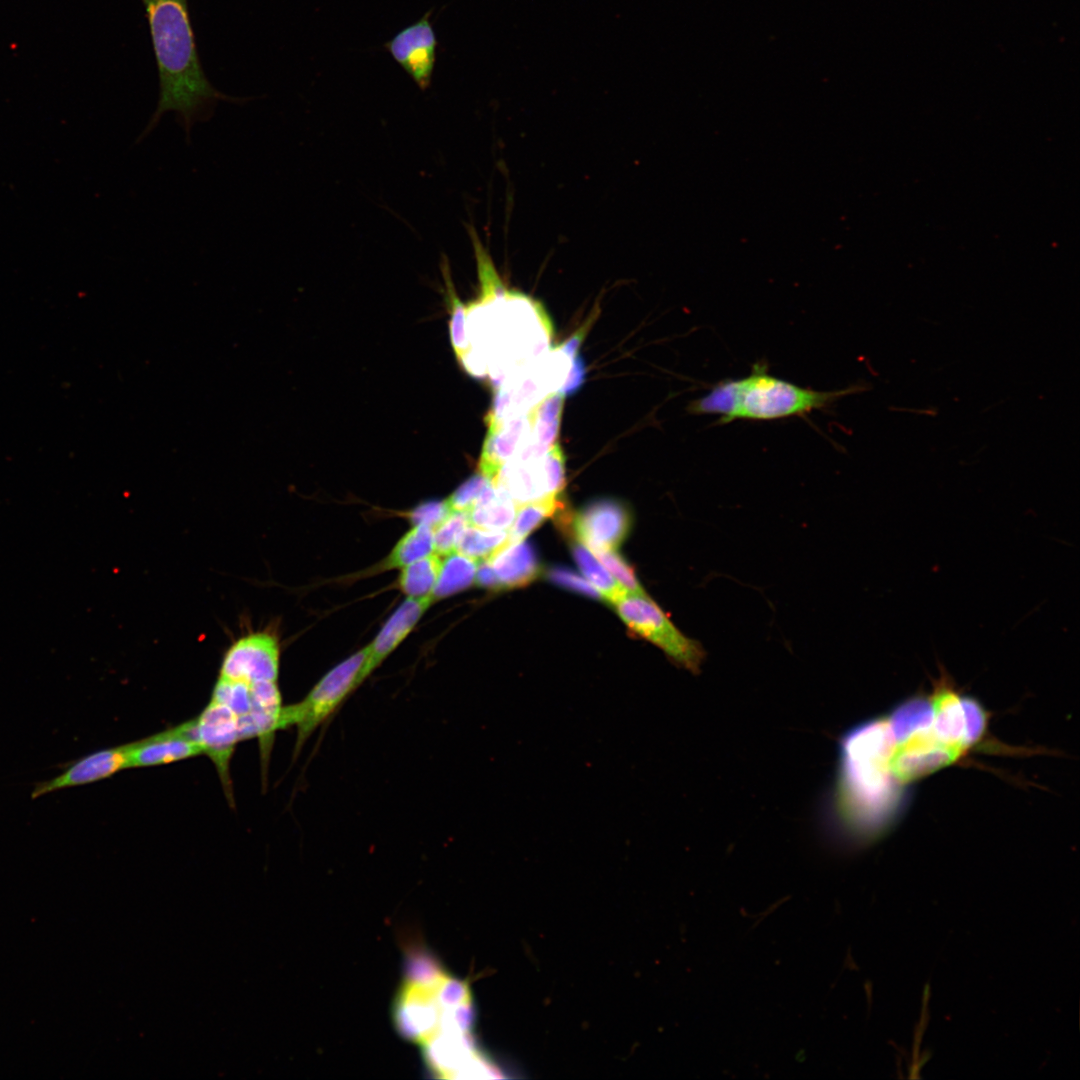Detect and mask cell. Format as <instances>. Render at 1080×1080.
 <instances>
[{"label": "cell", "instance_id": "7", "mask_svg": "<svg viewBox=\"0 0 1080 1080\" xmlns=\"http://www.w3.org/2000/svg\"><path fill=\"white\" fill-rule=\"evenodd\" d=\"M571 359L559 348L542 354L532 363L510 375L496 389L487 426L528 413L548 395L562 387Z\"/></svg>", "mask_w": 1080, "mask_h": 1080}, {"label": "cell", "instance_id": "5", "mask_svg": "<svg viewBox=\"0 0 1080 1080\" xmlns=\"http://www.w3.org/2000/svg\"><path fill=\"white\" fill-rule=\"evenodd\" d=\"M855 387L834 391H817L800 387L767 373V366L757 363L751 373L738 379V397L730 422L735 420L766 421L793 416H805L830 407Z\"/></svg>", "mask_w": 1080, "mask_h": 1080}, {"label": "cell", "instance_id": "14", "mask_svg": "<svg viewBox=\"0 0 1080 1080\" xmlns=\"http://www.w3.org/2000/svg\"><path fill=\"white\" fill-rule=\"evenodd\" d=\"M129 743L94 751L62 766L57 776L35 783L31 798L104 780L128 769Z\"/></svg>", "mask_w": 1080, "mask_h": 1080}, {"label": "cell", "instance_id": "16", "mask_svg": "<svg viewBox=\"0 0 1080 1080\" xmlns=\"http://www.w3.org/2000/svg\"><path fill=\"white\" fill-rule=\"evenodd\" d=\"M630 526L628 510L614 500L594 502L572 518L576 539L588 548L615 550L628 535Z\"/></svg>", "mask_w": 1080, "mask_h": 1080}, {"label": "cell", "instance_id": "28", "mask_svg": "<svg viewBox=\"0 0 1080 1080\" xmlns=\"http://www.w3.org/2000/svg\"><path fill=\"white\" fill-rule=\"evenodd\" d=\"M443 557L431 553L403 568L398 578L401 591L408 597L432 596Z\"/></svg>", "mask_w": 1080, "mask_h": 1080}, {"label": "cell", "instance_id": "30", "mask_svg": "<svg viewBox=\"0 0 1080 1080\" xmlns=\"http://www.w3.org/2000/svg\"><path fill=\"white\" fill-rule=\"evenodd\" d=\"M738 397V379H725L715 384L709 393L692 401L688 411L692 414L720 415L718 424L730 423Z\"/></svg>", "mask_w": 1080, "mask_h": 1080}, {"label": "cell", "instance_id": "17", "mask_svg": "<svg viewBox=\"0 0 1080 1080\" xmlns=\"http://www.w3.org/2000/svg\"><path fill=\"white\" fill-rule=\"evenodd\" d=\"M202 754L193 736V719L129 743L128 768L170 764Z\"/></svg>", "mask_w": 1080, "mask_h": 1080}, {"label": "cell", "instance_id": "24", "mask_svg": "<svg viewBox=\"0 0 1080 1080\" xmlns=\"http://www.w3.org/2000/svg\"><path fill=\"white\" fill-rule=\"evenodd\" d=\"M572 553L586 580L597 589L603 600L613 605L629 594L584 543L576 539L572 543Z\"/></svg>", "mask_w": 1080, "mask_h": 1080}, {"label": "cell", "instance_id": "40", "mask_svg": "<svg viewBox=\"0 0 1080 1080\" xmlns=\"http://www.w3.org/2000/svg\"><path fill=\"white\" fill-rule=\"evenodd\" d=\"M585 375L586 368L584 360L579 355H576L571 360V365L567 377L558 392H560L564 396L575 393L583 385Z\"/></svg>", "mask_w": 1080, "mask_h": 1080}, {"label": "cell", "instance_id": "26", "mask_svg": "<svg viewBox=\"0 0 1080 1080\" xmlns=\"http://www.w3.org/2000/svg\"><path fill=\"white\" fill-rule=\"evenodd\" d=\"M434 552V530L425 525H414L395 544L380 568H403Z\"/></svg>", "mask_w": 1080, "mask_h": 1080}, {"label": "cell", "instance_id": "29", "mask_svg": "<svg viewBox=\"0 0 1080 1080\" xmlns=\"http://www.w3.org/2000/svg\"><path fill=\"white\" fill-rule=\"evenodd\" d=\"M563 503L558 496L524 503L517 508L515 519L508 530V538L504 545H511L524 539L538 527L546 518L563 509Z\"/></svg>", "mask_w": 1080, "mask_h": 1080}, {"label": "cell", "instance_id": "23", "mask_svg": "<svg viewBox=\"0 0 1080 1080\" xmlns=\"http://www.w3.org/2000/svg\"><path fill=\"white\" fill-rule=\"evenodd\" d=\"M517 508L510 496L491 482L468 512L470 524L489 530L508 531Z\"/></svg>", "mask_w": 1080, "mask_h": 1080}, {"label": "cell", "instance_id": "3", "mask_svg": "<svg viewBox=\"0 0 1080 1080\" xmlns=\"http://www.w3.org/2000/svg\"><path fill=\"white\" fill-rule=\"evenodd\" d=\"M466 332L497 389L548 351L552 327L540 303L495 278L481 283L478 299L467 305Z\"/></svg>", "mask_w": 1080, "mask_h": 1080}, {"label": "cell", "instance_id": "32", "mask_svg": "<svg viewBox=\"0 0 1080 1080\" xmlns=\"http://www.w3.org/2000/svg\"><path fill=\"white\" fill-rule=\"evenodd\" d=\"M443 269L445 276V282L447 284V296L450 305V336L452 346L460 360L461 357L470 349V343L466 333V306L457 297L453 284L451 283L449 271Z\"/></svg>", "mask_w": 1080, "mask_h": 1080}, {"label": "cell", "instance_id": "34", "mask_svg": "<svg viewBox=\"0 0 1080 1080\" xmlns=\"http://www.w3.org/2000/svg\"><path fill=\"white\" fill-rule=\"evenodd\" d=\"M630 595L649 597L632 568L615 550L589 548Z\"/></svg>", "mask_w": 1080, "mask_h": 1080}, {"label": "cell", "instance_id": "22", "mask_svg": "<svg viewBox=\"0 0 1080 1080\" xmlns=\"http://www.w3.org/2000/svg\"><path fill=\"white\" fill-rule=\"evenodd\" d=\"M487 559L501 589L526 586L534 581L540 572L534 549L524 541L503 545Z\"/></svg>", "mask_w": 1080, "mask_h": 1080}, {"label": "cell", "instance_id": "21", "mask_svg": "<svg viewBox=\"0 0 1080 1080\" xmlns=\"http://www.w3.org/2000/svg\"><path fill=\"white\" fill-rule=\"evenodd\" d=\"M564 398L560 392L552 393L530 410L529 438L512 459L540 458L557 443Z\"/></svg>", "mask_w": 1080, "mask_h": 1080}, {"label": "cell", "instance_id": "9", "mask_svg": "<svg viewBox=\"0 0 1080 1080\" xmlns=\"http://www.w3.org/2000/svg\"><path fill=\"white\" fill-rule=\"evenodd\" d=\"M492 483L506 492L517 506L558 496L566 484L565 456L559 443L540 458L510 460Z\"/></svg>", "mask_w": 1080, "mask_h": 1080}, {"label": "cell", "instance_id": "6", "mask_svg": "<svg viewBox=\"0 0 1080 1080\" xmlns=\"http://www.w3.org/2000/svg\"><path fill=\"white\" fill-rule=\"evenodd\" d=\"M368 646L329 670L300 701L283 707L281 729L295 726L294 758L306 741L366 679Z\"/></svg>", "mask_w": 1080, "mask_h": 1080}, {"label": "cell", "instance_id": "39", "mask_svg": "<svg viewBox=\"0 0 1080 1080\" xmlns=\"http://www.w3.org/2000/svg\"><path fill=\"white\" fill-rule=\"evenodd\" d=\"M548 577L555 583L572 589L576 592L583 593L593 598L602 599L597 589L589 583L588 580L576 575L575 573L565 570L563 568L551 569L548 573Z\"/></svg>", "mask_w": 1080, "mask_h": 1080}, {"label": "cell", "instance_id": "10", "mask_svg": "<svg viewBox=\"0 0 1080 1080\" xmlns=\"http://www.w3.org/2000/svg\"><path fill=\"white\" fill-rule=\"evenodd\" d=\"M193 736L202 754L212 761L222 783L225 796L234 805L230 764L237 744L241 741L238 716L226 705L209 701L193 718Z\"/></svg>", "mask_w": 1080, "mask_h": 1080}, {"label": "cell", "instance_id": "13", "mask_svg": "<svg viewBox=\"0 0 1080 1080\" xmlns=\"http://www.w3.org/2000/svg\"><path fill=\"white\" fill-rule=\"evenodd\" d=\"M431 10L403 28L385 43V49L421 88L431 82L436 62L437 38L430 22Z\"/></svg>", "mask_w": 1080, "mask_h": 1080}, {"label": "cell", "instance_id": "36", "mask_svg": "<svg viewBox=\"0 0 1080 1080\" xmlns=\"http://www.w3.org/2000/svg\"><path fill=\"white\" fill-rule=\"evenodd\" d=\"M491 483L480 472L468 478L446 499L453 512H469Z\"/></svg>", "mask_w": 1080, "mask_h": 1080}, {"label": "cell", "instance_id": "38", "mask_svg": "<svg viewBox=\"0 0 1080 1080\" xmlns=\"http://www.w3.org/2000/svg\"><path fill=\"white\" fill-rule=\"evenodd\" d=\"M452 513L446 499L429 501L413 509L409 514V519L413 525H425L435 530Z\"/></svg>", "mask_w": 1080, "mask_h": 1080}, {"label": "cell", "instance_id": "19", "mask_svg": "<svg viewBox=\"0 0 1080 1080\" xmlns=\"http://www.w3.org/2000/svg\"><path fill=\"white\" fill-rule=\"evenodd\" d=\"M432 602V596L407 597L394 611L374 640L367 645L369 658L365 667L366 678L406 638Z\"/></svg>", "mask_w": 1080, "mask_h": 1080}, {"label": "cell", "instance_id": "11", "mask_svg": "<svg viewBox=\"0 0 1080 1080\" xmlns=\"http://www.w3.org/2000/svg\"><path fill=\"white\" fill-rule=\"evenodd\" d=\"M966 749L941 741L932 726L918 730L893 749L890 771L901 785L911 784L957 761Z\"/></svg>", "mask_w": 1080, "mask_h": 1080}, {"label": "cell", "instance_id": "33", "mask_svg": "<svg viewBox=\"0 0 1080 1080\" xmlns=\"http://www.w3.org/2000/svg\"><path fill=\"white\" fill-rule=\"evenodd\" d=\"M211 700L226 705L238 717L245 715L251 707L250 683L218 676Z\"/></svg>", "mask_w": 1080, "mask_h": 1080}, {"label": "cell", "instance_id": "42", "mask_svg": "<svg viewBox=\"0 0 1080 1080\" xmlns=\"http://www.w3.org/2000/svg\"><path fill=\"white\" fill-rule=\"evenodd\" d=\"M475 583L485 588L501 590L499 581L487 558L478 562Z\"/></svg>", "mask_w": 1080, "mask_h": 1080}, {"label": "cell", "instance_id": "25", "mask_svg": "<svg viewBox=\"0 0 1080 1080\" xmlns=\"http://www.w3.org/2000/svg\"><path fill=\"white\" fill-rule=\"evenodd\" d=\"M478 562L457 551L444 556L439 577L432 592L433 600L451 596L475 583Z\"/></svg>", "mask_w": 1080, "mask_h": 1080}, {"label": "cell", "instance_id": "2", "mask_svg": "<svg viewBox=\"0 0 1080 1080\" xmlns=\"http://www.w3.org/2000/svg\"><path fill=\"white\" fill-rule=\"evenodd\" d=\"M839 744L834 817L846 833L871 838L889 826L904 801L903 785L889 768L896 741L888 720L877 718L847 731Z\"/></svg>", "mask_w": 1080, "mask_h": 1080}, {"label": "cell", "instance_id": "1", "mask_svg": "<svg viewBox=\"0 0 1080 1080\" xmlns=\"http://www.w3.org/2000/svg\"><path fill=\"white\" fill-rule=\"evenodd\" d=\"M148 21L159 79V97L136 143L144 140L164 114H175L190 142L193 126L207 122L221 101L245 104L251 98L230 96L215 88L202 67L188 0H141Z\"/></svg>", "mask_w": 1080, "mask_h": 1080}, {"label": "cell", "instance_id": "8", "mask_svg": "<svg viewBox=\"0 0 1080 1080\" xmlns=\"http://www.w3.org/2000/svg\"><path fill=\"white\" fill-rule=\"evenodd\" d=\"M620 618L639 636L660 648L674 663L698 673L705 650L684 635L649 597L626 595L613 604Z\"/></svg>", "mask_w": 1080, "mask_h": 1080}, {"label": "cell", "instance_id": "12", "mask_svg": "<svg viewBox=\"0 0 1080 1080\" xmlns=\"http://www.w3.org/2000/svg\"><path fill=\"white\" fill-rule=\"evenodd\" d=\"M280 646L268 632H254L236 640L224 654L219 677L243 681H277Z\"/></svg>", "mask_w": 1080, "mask_h": 1080}, {"label": "cell", "instance_id": "27", "mask_svg": "<svg viewBox=\"0 0 1080 1080\" xmlns=\"http://www.w3.org/2000/svg\"><path fill=\"white\" fill-rule=\"evenodd\" d=\"M932 718L930 700L915 696L897 705L887 720L895 741L900 742L918 730L931 727Z\"/></svg>", "mask_w": 1080, "mask_h": 1080}, {"label": "cell", "instance_id": "15", "mask_svg": "<svg viewBox=\"0 0 1080 1080\" xmlns=\"http://www.w3.org/2000/svg\"><path fill=\"white\" fill-rule=\"evenodd\" d=\"M250 694L249 712L238 717L240 739H258L262 767L266 769L276 732L281 730L284 706L277 681L252 682Z\"/></svg>", "mask_w": 1080, "mask_h": 1080}, {"label": "cell", "instance_id": "35", "mask_svg": "<svg viewBox=\"0 0 1080 1080\" xmlns=\"http://www.w3.org/2000/svg\"><path fill=\"white\" fill-rule=\"evenodd\" d=\"M469 525L468 512H453L434 530L435 552L444 557L455 551L459 537Z\"/></svg>", "mask_w": 1080, "mask_h": 1080}, {"label": "cell", "instance_id": "37", "mask_svg": "<svg viewBox=\"0 0 1080 1080\" xmlns=\"http://www.w3.org/2000/svg\"><path fill=\"white\" fill-rule=\"evenodd\" d=\"M964 712V737L966 748L982 739L986 730L987 717L983 706L972 697H962Z\"/></svg>", "mask_w": 1080, "mask_h": 1080}, {"label": "cell", "instance_id": "20", "mask_svg": "<svg viewBox=\"0 0 1080 1080\" xmlns=\"http://www.w3.org/2000/svg\"><path fill=\"white\" fill-rule=\"evenodd\" d=\"M946 673L935 682L929 698L932 706V729L936 736L950 745H964V712L962 700Z\"/></svg>", "mask_w": 1080, "mask_h": 1080}, {"label": "cell", "instance_id": "18", "mask_svg": "<svg viewBox=\"0 0 1080 1080\" xmlns=\"http://www.w3.org/2000/svg\"><path fill=\"white\" fill-rule=\"evenodd\" d=\"M530 430V411L489 426L480 455L479 472L492 482L500 469L526 444Z\"/></svg>", "mask_w": 1080, "mask_h": 1080}, {"label": "cell", "instance_id": "4", "mask_svg": "<svg viewBox=\"0 0 1080 1080\" xmlns=\"http://www.w3.org/2000/svg\"><path fill=\"white\" fill-rule=\"evenodd\" d=\"M466 987L429 955L408 957L405 976L393 1003V1021L407 1040L425 1045L466 1029Z\"/></svg>", "mask_w": 1080, "mask_h": 1080}, {"label": "cell", "instance_id": "41", "mask_svg": "<svg viewBox=\"0 0 1080 1080\" xmlns=\"http://www.w3.org/2000/svg\"><path fill=\"white\" fill-rule=\"evenodd\" d=\"M594 317H590L575 333L571 335L564 343L558 346L571 360L577 355V352L588 332L591 328V324Z\"/></svg>", "mask_w": 1080, "mask_h": 1080}, {"label": "cell", "instance_id": "31", "mask_svg": "<svg viewBox=\"0 0 1080 1080\" xmlns=\"http://www.w3.org/2000/svg\"><path fill=\"white\" fill-rule=\"evenodd\" d=\"M507 538L506 530H489L470 524L459 537L455 551L480 561L500 549Z\"/></svg>", "mask_w": 1080, "mask_h": 1080}]
</instances>
